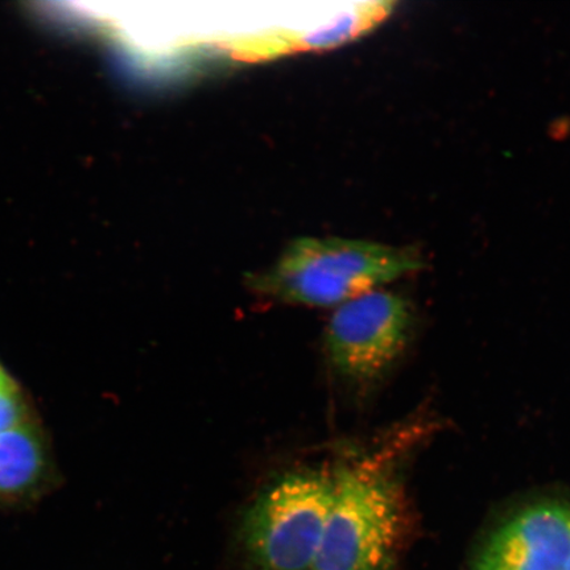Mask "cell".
<instances>
[{"label":"cell","instance_id":"obj_1","mask_svg":"<svg viewBox=\"0 0 570 570\" xmlns=\"http://www.w3.org/2000/svg\"><path fill=\"white\" fill-rule=\"evenodd\" d=\"M410 532L399 475L376 458L334 472V498L309 570H391Z\"/></svg>","mask_w":570,"mask_h":570},{"label":"cell","instance_id":"obj_2","mask_svg":"<svg viewBox=\"0 0 570 570\" xmlns=\"http://www.w3.org/2000/svg\"><path fill=\"white\" fill-rule=\"evenodd\" d=\"M423 267L410 247L342 238H301L263 273L248 276L256 294L292 305L327 308L353 301Z\"/></svg>","mask_w":570,"mask_h":570},{"label":"cell","instance_id":"obj_3","mask_svg":"<svg viewBox=\"0 0 570 570\" xmlns=\"http://www.w3.org/2000/svg\"><path fill=\"white\" fill-rule=\"evenodd\" d=\"M334 498V472L303 468L263 489L246 511L244 543L259 570H309Z\"/></svg>","mask_w":570,"mask_h":570},{"label":"cell","instance_id":"obj_4","mask_svg":"<svg viewBox=\"0 0 570 570\" xmlns=\"http://www.w3.org/2000/svg\"><path fill=\"white\" fill-rule=\"evenodd\" d=\"M412 321L407 298L370 291L334 309L325 334L327 360L348 381L375 382L407 347Z\"/></svg>","mask_w":570,"mask_h":570},{"label":"cell","instance_id":"obj_5","mask_svg":"<svg viewBox=\"0 0 570 570\" xmlns=\"http://www.w3.org/2000/svg\"><path fill=\"white\" fill-rule=\"evenodd\" d=\"M52 476L45 428L21 384L0 361V502L31 501Z\"/></svg>","mask_w":570,"mask_h":570},{"label":"cell","instance_id":"obj_6","mask_svg":"<svg viewBox=\"0 0 570 570\" xmlns=\"http://www.w3.org/2000/svg\"><path fill=\"white\" fill-rule=\"evenodd\" d=\"M570 554V505L538 502L491 534L476 570H564Z\"/></svg>","mask_w":570,"mask_h":570},{"label":"cell","instance_id":"obj_7","mask_svg":"<svg viewBox=\"0 0 570 570\" xmlns=\"http://www.w3.org/2000/svg\"><path fill=\"white\" fill-rule=\"evenodd\" d=\"M395 2L366 0L341 7L336 13L318 27L301 31H274L239 35L217 41L235 61L258 62L303 51H321L345 45L361 38L382 24L392 12Z\"/></svg>","mask_w":570,"mask_h":570},{"label":"cell","instance_id":"obj_8","mask_svg":"<svg viewBox=\"0 0 570 570\" xmlns=\"http://www.w3.org/2000/svg\"><path fill=\"white\" fill-rule=\"evenodd\" d=\"M564 570H570V554H569V558H568V560L566 562Z\"/></svg>","mask_w":570,"mask_h":570}]
</instances>
